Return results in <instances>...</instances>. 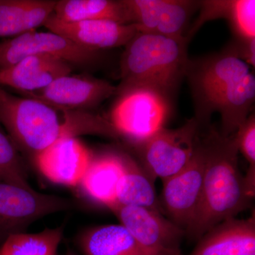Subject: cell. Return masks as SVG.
Masks as SVG:
<instances>
[{"instance_id":"obj_15","label":"cell","mask_w":255,"mask_h":255,"mask_svg":"<svg viewBox=\"0 0 255 255\" xmlns=\"http://www.w3.org/2000/svg\"><path fill=\"white\" fill-rule=\"evenodd\" d=\"M71 71V65L63 60L48 55H32L0 70V87H11L21 94L33 93Z\"/></svg>"},{"instance_id":"obj_2","label":"cell","mask_w":255,"mask_h":255,"mask_svg":"<svg viewBox=\"0 0 255 255\" xmlns=\"http://www.w3.org/2000/svg\"><path fill=\"white\" fill-rule=\"evenodd\" d=\"M207 128L202 136L206 149L202 196L195 219L185 233L193 240L234 219L249 208L253 200L238 166L236 135L225 137L214 128Z\"/></svg>"},{"instance_id":"obj_27","label":"cell","mask_w":255,"mask_h":255,"mask_svg":"<svg viewBox=\"0 0 255 255\" xmlns=\"http://www.w3.org/2000/svg\"><path fill=\"white\" fill-rule=\"evenodd\" d=\"M78 255L75 254V253H74L72 251H68V253H66V255Z\"/></svg>"},{"instance_id":"obj_19","label":"cell","mask_w":255,"mask_h":255,"mask_svg":"<svg viewBox=\"0 0 255 255\" xmlns=\"http://www.w3.org/2000/svg\"><path fill=\"white\" fill-rule=\"evenodd\" d=\"M85 255H164L142 246L122 225L92 228L79 240Z\"/></svg>"},{"instance_id":"obj_21","label":"cell","mask_w":255,"mask_h":255,"mask_svg":"<svg viewBox=\"0 0 255 255\" xmlns=\"http://www.w3.org/2000/svg\"><path fill=\"white\" fill-rule=\"evenodd\" d=\"M124 174L115 204L142 206L162 214L156 194L155 181L130 154L124 152Z\"/></svg>"},{"instance_id":"obj_16","label":"cell","mask_w":255,"mask_h":255,"mask_svg":"<svg viewBox=\"0 0 255 255\" xmlns=\"http://www.w3.org/2000/svg\"><path fill=\"white\" fill-rule=\"evenodd\" d=\"M189 255H255V219L223 221L199 239Z\"/></svg>"},{"instance_id":"obj_17","label":"cell","mask_w":255,"mask_h":255,"mask_svg":"<svg viewBox=\"0 0 255 255\" xmlns=\"http://www.w3.org/2000/svg\"><path fill=\"white\" fill-rule=\"evenodd\" d=\"M124 169L122 151H106L93 155L79 186L89 199L110 207L117 202Z\"/></svg>"},{"instance_id":"obj_13","label":"cell","mask_w":255,"mask_h":255,"mask_svg":"<svg viewBox=\"0 0 255 255\" xmlns=\"http://www.w3.org/2000/svg\"><path fill=\"white\" fill-rule=\"evenodd\" d=\"M48 31L65 37L77 46L95 52L125 46L136 34L134 24H124L109 20L66 22L53 14L44 24Z\"/></svg>"},{"instance_id":"obj_10","label":"cell","mask_w":255,"mask_h":255,"mask_svg":"<svg viewBox=\"0 0 255 255\" xmlns=\"http://www.w3.org/2000/svg\"><path fill=\"white\" fill-rule=\"evenodd\" d=\"M131 23L137 31L169 38H185L197 12V0H125Z\"/></svg>"},{"instance_id":"obj_1","label":"cell","mask_w":255,"mask_h":255,"mask_svg":"<svg viewBox=\"0 0 255 255\" xmlns=\"http://www.w3.org/2000/svg\"><path fill=\"white\" fill-rule=\"evenodd\" d=\"M194 116L199 127H209L213 114L221 118V135L236 133L253 112L255 77L251 67L221 50L189 58L186 73Z\"/></svg>"},{"instance_id":"obj_22","label":"cell","mask_w":255,"mask_h":255,"mask_svg":"<svg viewBox=\"0 0 255 255\" xmlns=\"http://www.w3.org/2000/svg\"><path fill=\"white\" fill-rule=\"evenodd\" d=\"M63 233L59 227L11 235L0 246V255H57Z\"/></svg>"},{"instance_id":"obj_14","label":"cell","mask_w":255,"mask_h":255,"mask_svg":"<svg viewBox=\"0 0 255 255\" xmlns=\"http://www.w3.org/2000/svg\"><path fill=\"white\" fill-rule=\"evenodd\" d=\"M92 155L78 137H65L37 156L34 163L50 182L77 187L88 168Z\"/></svg>"},{"instance_id":"obj_8","label":"cell","mask_w":255,"mask_h":255,"mask_svg":"<svg viewBox=\"0 0 255 255\" xmlns=\"http://www.w3.org/2000/svg\"><path fill=\"white\" fill-rule=\"evenodd\" d=\"M206 149L201 133L187 165L172 177L162 181V205L169 220L184 232L195 219L204 187Z\"/></svg>"},{"instance_id":"obj_9","label":"cell","mask_w":255,"mask_h":255,"mask_svg":"<svg viewBox=\"0 0 255 255\" xmlns=\"http://www.w3.org/2000/svg\"><path fill=\"white\" fill-rule=\"evenodd\" d=\"M32 55H48L80 65H92L101 58L100 52L81 48L54 32L33 30L0 43V70Z\"/></svg>"},{"instance_id":"obj_24","label":"cell","mask_w":255,"mask_h":255,"mask_svg":"<svg viewBox=\"0 0 255 255\" xmlns=\"http://www.w3.org/2000/svg\"><path fill=\"white\" fill-rule=\"evenodd\" d=\"M226 20L233 38L255 39V0H231Z\"/></svg>"},{"instance_id":"obj_12","label":"cell","mask_w":255,"mask_h":255,"mask_svg":"<svg viewBox=\"0 0 255 255\" xmlns=\"http://www.w3.org/2000/svg\"><path fill=\"white\" fill-rule=\"evenodd\" d=\"M40 101L55 110H86L100 105L117 94V86L88 75H64L41 91L21 93Z\"/></svg>"},{"instance_id":"obj_6","label":"cell","mask_w":255,"mask_h":255,"mask_svg":"<svg viewBox=\"0 0 255 255\" xmlns=\"http://www.w3.org/2000/svg\"><path fill=\"white\" fill-rule=\"evenodd\" d=\"M201 133V127L192 117L181 127H164L143 141L128 147L154 180L159 178L163 181L187 165Z\"/></svg>"},{"instance_id":"obj_20","label":"cell","mask_w":255,"mask_h":255,"mask_svg":"<svg viewBox=\"0 0 255 255\" xmlns=\"http://www.w3.org/2000/svg\"><path fill=\"white\" fill-rule=\"evenodd\" d=\"M53 15L66 22L109 20L132 24L125 0H60Z\"/></svg>"},{"instance_id":"obj_23","label":"cell","mask_w":255,"mask_h":255,"mask_svg":"<svg viewBox=\"0 0 255 255\" xmlns=\"http://www.w3.org/2000/svg\"><path fill=\"white\" fill-rule=\"evenodd\" d=\"M23 157L9 135L0 128V182L31 188Z\"/></svg>"},{"instance_id":"obj_18","label":"cell","mask_w":255,"mask_h":255,"mask_svg":"<svg viewBox=\"0 0 255 255\" xmlns=\"http://www.w3.org/2000/svg\"><path fill=\"white\" fill-rule=\"evenodd\" d=\"M55 4L52 0H0V38H13L44 26Z\"/></svg>"},{"instance_id":"obj_25","label":"cell","mask_w":255,"mask_h":255,"mask_svg":"<svg viewBox=\"0 0 255 255\" xmlns=\"http://www.w3.org/2000/svg\"><path fill=\"white\" fill-rule=\"evenodd\" d=\"M238 152H241L249 164V168L244 175L247 184H255V114H250L244 123L235 133Z\"/></svg>"},{"instance_id":"obj_11","label":"cell","mask_w":255,"mask_h":255,"mask_svg":"<svg viewBox=\"0 0 255 255\" xmlns=\"http://www.w3.org/2000/svg\"><path fill=\"white\" fill-rule=\"evenodd\" d=\"M142 246L164 255H183L180 243L185 232L163 214L142 206L114 204L109 207Z\"/></svg>"},{"instance_id":"obj_26","label":"cell","mask_w":255,"mask_h":255,"mask_svg":"<svg viewBox=\"0 0 255 255\" xmlns=\"http://www.w3.org/2000/svg\"><path fill=\"white\" fill-rule=\"evenodd\" d=\"M223 51L246 63L251 68H255V39L233 38Z\"/></svg>"},{"instance_id":"obj_4","label":"cell","mask_w":255,"mask_h":255,"mask_svg":"<svg viewBox=\"0 0 255 255\" xmlns=\"http://www.w3.org/2000/svg\"><path fill=\"white\" fill-rule=\"evenodd\" d=\"M58 110L29 98L11 95L0 87V124L21 154L34 162L37 156L60 139L84 135L81 117L75 111Z\"/></svg>"},{"instance_id":"obj_3","label":"cell","mask_w":255,"mask_h":255,"mask_svg":"<svg viewBox=\"0 0 255 255\" xmlns=\"http://www.w3.org/2000/svg\"><path fill=\"white\" fill-rule=\"evenodd\" d=\"M189 43L186 38L137 31L124 46L117 94L134 87H145L174 102L186 78Z\"/></svg>"},{"instance_id":"obj_7","label":"cell","mask_w":255,"mask_h":255,"mask_svg":"<svg viewBox=\"0 0 255 255\" xmlns=\"http://www.w3.org/2000/svg\"><path fill=\"white\" fill-rule=\"evenodd\" d=\"M72 207L73 202L65 198L0 182V246L11 235L24 233L37 220Z\"/></svg>"},{"instance_id":"obj_5","label":"cell","mask_w":255,"mask_h":255,"mask_svg":"<svg viewBox=\"0 0 255 255\" xmlns=\"http://www.w3.org/2000/svg\"><path fill=\"white\" fill-rule=\"evenodd\" d=\"M116 95L109 119L127 145L143 141L163 128L173 112L174 102L145 87Z\"/></svg>"}]
</instances>
